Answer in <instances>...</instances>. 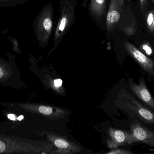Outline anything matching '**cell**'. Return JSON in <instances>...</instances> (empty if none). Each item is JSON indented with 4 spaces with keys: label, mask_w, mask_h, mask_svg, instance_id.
Returning <instances> with one entry per match:
<instances>
[{
    "label": "cell",
    "mask_w": 154,
    "mask_h": 154,
    "mask_svg": "<svg viewBox=\"0 0 154 154\" xmlns=\"http://www.w3.org/2000/svg\"><path fill=\"white\" fill-rule=\"evenodd\" d=\"M125 107L133 118L146 126H154V111L130 94L126 96Z\"/></svg>",
    "instance_id": "6da1fadb"
},
{
    "label": "cell",
    "mask_w": 154,
    "mask_h": 154,
    "mask_svg": "<svg viewBox=\"0 0 154 154\" xmlns=\"http://www.w3.org/2000/svg\"><path fill=\"white\" fill-rule=\"evenodd\" d=\"M130 130L134 143H142L154 148V131L147 126L137 119L134 118Z\"/></svg>",
    "instance_id": "7a4b0ae2"
},
{
    "label": "cell",
    "mask_w": 154,
    "mask_h": 154,
    "mask_svg": "<svg viewBox=\"0 0 154 154\" xmlns=\"http://www.w3.org/2000/svg\"><path fill=\"white\" fill-rule=\"evenodd\" d=\"M74 8L69 2H67L62 8L61 16L58 23L54 34V42H59L64 37L73 22Z\"/></svg>",
    "instance_id": "3957f363"
},
{
    "label": "cell",
    "mask_w": 154,
    "mask_h": 154,
    "mask_svg": "<svg viewBox=\"0 0 154 154\" xmlns=\"http://www.w3.org/2000/svg\"><path fill=\"white\" fill-rule=\"evenodd\" d=\"M53 26V11L50 6L45 8L39 17L37 25L38 37L41 42H47Z\"/></svg>",
    "instance_id": "277c9868"
},
{
    "label": "cell",
    "mask_w": 154,
    "mask_h": 154,
    "mask_svg": "<svg viewBox=\"0 0 154 154\" xmlns=\"http://www.w3.org/2000/svg\"><path fill=\"white\" fill-rule=\"evenodd\" d=\"M125 47L128 53L151 78L154 77V61L133 44L125 42Z\"/></svg>",
    "instance_id": "5b68a950"
},
{
    "label": "cell",
    "mask_w": 154,
    "mask_h": 154,
    "mask_svg": "<svg viewBox=\"0 0 154 154\" xmlns=\"http://www.w3.org/2000/svg\"><path fill=\"white\" fill-rule=\"evenodd\" d=\"M129 82L130 89L135 96L144 105L154 111V99L147 88L144 78L140 77L138 84L132 80Z\"/></svg>",
    "instance_id": "8992f818"
},
{
    "label": "cell",
    "mask_w": 154,
    "mask_h": 154,
    "mask_svg": "<svg viewBox=\"0 0 154 154\" xmlns=\"http://www.w3.org/2000/svg\"><path fill=\"white\" fill-rule=\"evenodd\" d=\"M120 6L119 0L110 1L106 21L108 30H110L120 19Z\"/></svg>",
    "instance_id": "52a82bcc"
},
{
    "label": "cell",
    "mask_w": 154,
    "mask_h": 154,
    "mask_svg": "<svg viewBox=\"0 0 154 154\" xmlns=\"http://www.w3.org/2000/svg\"><path fill=\"white\" fill-rule=\"evenodd\" d=\"M106 0H91L90 9L96 17H101L104 14L106 7Z\"/></svg>",
    "instance_id": "ba28073f"
},
{
    "label": "cell",
    "mask_w": 154,
    "mask_h": 154,
    "mask_svg": "<svg viewBox=\"0 0 154 154\" xmlns=\"http://www.w3.org/2000/svg\"><path fill=\"white\" fill-rule=\"evenodd\" d=\"M154 11H151L147 13L146 16V23L148 30L154 33Z\"/></svg>",
    "instance_id": "9c48e42d"
},
{
    "label": "cell",
    "mask_w": 154,
    "mask_h": 154,
    "mask_svg": "<svg viewBox=\"0 0 154 154\" xmlns=\"http://www.w3.org/2000/svg\"><path fill=\"white\" fill-rule=\"evenodd\" d=\"M141 49L142 51L144 52L148 56H151L153 53L152 49L150 43L148 42L143 43L141 46Z\"/></svg>",
    "instance_id": "30bf717a"
},
{
    "label": "cell",
    "mask_w": 154,
    "mask_h": 154,
    "mask_svg": "<svg viewBox=\"0 0 154 154\" xmlns=\"http://www.w3.org/2000/svg\"><path fill=\"white\" fill-rule=\"evenodd\" d=\"M123 31L125 33L126 35L127 36H130L134 35L136 32V29L134 24H132L129 26L125 27L123 29Z\"/></svg>",
    "instance_id": "8fae6325"
},
{
    "label": "cell",
    "mask_w": 154,
    "mask_h": 154,
    "mask_svg": "<svg viewBox=\"0 0 154 154\" xmlns=\"http://www.w3.org/2000/svg\"><path fill=\"white\" fill-rule=\"evenodd\" d=\"M55 144L56 146L60 148H67L69 144L68 142L63 139H58L55 141Z\"/></svg>",
    "instance_id": "7c38bea8"
},
{
    "label": "cell",
    "mask_w": 154,
    "mask_h": 154,
    "mask_svg": "<svg viewBox=\"0 0 154 154\" xmlns=\"http://www.w3.org/2000/svg\"><path fill=\"white\" fill-rule=\"evenodd\" d=\"M39 111L44 115H49L52 113V109L50 107L42 106L39 108Z\"/></svg>",
    "instance_id": "4fadbf2b"
},
{
    "label": "cell",
    "mask_w": 154,
    "mask_h": 154,
    "mask_svg": "<svg viewBox=\"0 0 154 154\" xmlns=\"http://www.w3.org/2000/svg\"><path fill=\"white\" fill-rule=\"evenodd\" d=\"M147 0H139V1H140V6H141L142 10H144L145 7H146L147 3Z\"/></svg>",
    "instance_id": "5bb4252c"
},
{
    "label": "cell",
    "mask_w": 154,
    "mask_h": 154,
    "mask_svg": "<svg viewBox=\"0 0 154 154\" xmlns=\"http://www.w3.org/2000/svg\"><path fill=\"white\" fill-rule=\"evenodd\" d=\"M62 80L61 79H60L56 80L54 81V85H55V86L56 87L60 86L62 85Z\"/></svg>",
    "instance_id": "9a60e30c"
},
{
    "label": "cell",
    "mask_w": 154,
    "mask_h": 154,
    "mask_svg": "<svg viewBox=\"0 0 154 154\" xmlns=\"http://www.w3.org/2000/svg\"><path fill=\"white\" fill-rule=\"evenodd\" d=\"M5 149V146L4 143L0 141V153L3 152Z\"/></svg>",
    "instance_id": "2e32d148"
},
{
    "label": "cell",
    "mask_w": 154,
    "mask_h": 154,
    "mask_svg": "<svg viewBox=\"0 0 154 154\" xmlns=\"http://www.w3.org/2000/svg\"><path fill=\"white\" fill-rule=\"evenodd\" d=\"M8 118L10 119V120H13V121H14L16 119L15 115L13 114H9V115H8Z\"/></svg>",
    "instance_id": "e0dca14e"
},
{
    "label": "cell",
    "mask_w": 154,
    "mask_h": 154,
    "mask_svg": "<svg viewBox=\"0 0 154 154\" xmlns=\"http://www.w3.org/2000/svg\"><path fill=\"white\" fill-rule=\"evenodd\" d=\"M125 1V0H119V3L120 6H122L123 5Z\"/></svg>",
    "instance_id": "ac0fdd59"
},
{
    "label": "cell",
    "mask_w": 154,
    "mask_h": 154,
    "mask_svg": "<svg viewBox=\"0 0 154 154\" xmlns=\"http://www.w3.org/2000/svg\"><path fill=\"white\" fill-rule=\"evenodd\" d=\"M4 72L3 71L2 69L1 68V67H0V78L2 77L3 76Z\"/></svg>",
    "instance_id": "d6986e66"
},
{
    "label": "cell",
    "mask_w": 154,
    "mask_h": 154,
    "mask_svg": "<svg viewBox=\"0 0 154 154\" xmlns=\"http://www.w3.org/2000/svg\"><path fill=\"white\" fill-rule=\"evenodd\" d=\"M23 115H20V116L19 117L17 118V119H18V120H19V121H21L22 119H23Z\"/></svg>",
    "instance_id": "ffe728a7"
},
{
    "label": "cell",
    "mask_w": 154,
    "mask_h": 154,
    "mask_svg": "<svg viewBox=\"0 0 154 154\" xmlns=\"http://www.w3.org/2000/svg\"><path fill=\"white\" fill-rule=\"evenodd\" d=\"M153 24H154V23H153Z\"/></svg>",
    "instance_id": "44dd1931"
},
{
    "label": "cell",
    "mask_w": 154,
    "mask_h": 154,
    "mask_svg": "<svg viewBox=\"0 0 154 154\" xmlns=\"http://www.w3.org/2000/svg\"><path fill=\"white\" fill-rule=\"evenodd\" d=\"M153 1H154V0H153Z\"/></svg>",
    "instance_id": "7402d4cb"
}]
</instances>
